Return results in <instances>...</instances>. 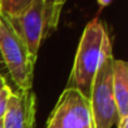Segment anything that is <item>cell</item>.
<instances>
[{
    "label": "cell",
    "instance_id": "obj_11",
    "mask_svg": "<svg viewBox=\"0 0 128 128\" xmlns=\"http://www.w3.org/2000/svg\"><path fill=\"white\" fill-rule=\"evenodd\" d=\"M117 128H128V118L126 119H119L117 122Z\"/></svg>",
    "mask_w": 128,
    "mask_h": 128
},
{
    "label": "cell",
    "instance_id": "obj_14",
    "mask_svg": "<svg viewBox=\"0 0 128 128\" xmlns=\"http://www.w3.org/2000/svg\"><path fill=\"white\" fill-rule=\"evenodd\" d=\"M0 128H3V119H0Z\"/></svg>",
    "mask_w": 128,
    "mask_h": 128
},
{
    "label": "cell",
    "instance_id": "obj_15",
    "mask_svg": "<svg viewBox=\"0 0 128 128\" xmlns=\"http://www.w3.org/2000/svg\"><path fill=\"white\" fill-rule=\"evenodd\" d=\"M45 128H56V127H53V126H46Z\"/></svg>",
    "mask_w": 128,
    "mask_h": 128
},
{
    "label": "cell",
    "instance_id": "obj_3",
    "mask_svg": "<svg viewBox=\"0 0 128 128\" xmlns=\"http://www.w3.org/2000/svg\"><path fill=\"white\" fill-rule=\"evenodd\" d=\"M0 53L8 76L16 88L20 92L32 90L35 59L3 15H0Z\"/></svg>",
    "mask_w": 128,
    "mask_h": 128
},
{
    "label": "cell",
    "instance_id": "obj_13",
    "mask_svg": "<svg viewBox=\"0 0 128 128\" xmlns=\"http://www.w3.org/2000/svg\"><path fill=\"white\" fill-rule=\"evenodd\" d=\"M98 4H99L100 6H106V5H108V4H110V2H106V3H102V2H98Z\"/></svg>",
    "mask_w": 128,
    "mask_h": 128
},
{
    "label": "cell",
    "instance_id": "obj_10",
    "mask_svg": "<svg viewBox=\"0 0 128 128\" xmlns=\"http://www.w3.org/2000/svg\"><path fill=\"white\" fill-rule=\"evenodd\" d=\"M0 76H3V77H5V78H6V76H8V72H6V68H5V64H4L2 53H0Z\"/></svg>",
    "mask_w": 128,
    "mask_h": 128
},
{
    "label": "cell",
    "instance_id": "obj_5",
    "mask_svg": "<svg viewBox=\"0 0 128 128\" xmlns=\"http://www.w3.org/2000/svg\"><path fill=\"white\" fill-rule=\"evenodd\" d=\"M46 126L56 128H96L89 98L78 89L64 88Z\"/></svg>",
    "mask_w": 128,
    "mask_h": 128
},
{
    "label": "cell",
    "instance_id": "obj_4",
    "mask_svg": "<svg viewBox=\"0 0 128 128\" xmlns=\"http://www.w3.org/2000/svg\"><path fill=\"white\" fill-rule=\"evenodd\" d=\"M113 60L114 56L112 55L103 62L97 74L94 76L90 87L88 98L96 128H112L118 122V113L112 87Z\"/></svg>",
    "mask_w": 128,
    "mask_h": 128
},
{
    "label": "cell",
    "instance_id": "obj_9",
    "mask_svg": "<svg viewBox=\"0 0 128 128\" xmlns=\"http://www.w3.org/2000/svg\"><path fill=\"white\" fill-rule=\"evenodd\" d=\"M12 93H13V89L9 86H6L3 90H0V119H3V117H4V113H5L6 106H8V100H9Z\"/></svg>",
    "mask_w": 128,
    "mask_h": 128
},
{
    "label": "cell",
    "instance_id": "obj_1",
    "mask_svg": "<svg viewBox=\"0 0 128 128\" xmlns=\"http://www.w3.org/2000/svg\"><path fill=\"white\" fill-rule=\"evenodd\" d=\"M112 50L110 36L104 23L94 18L83 30L66 88L78 89L89 97L94 76L103 62L113 55Z\"/></svg>",
    "mask_w": 128,
    "mask_h": 128
},
{
    "label": "cell",
    "instance_id": "obj_2",
    "mask_svg": "<svg viewBox=\"0 0 128 128\" xmlns=\"http://www.w3.org/2000/svg\"><path fill=\"white\" fill-rule=\"evenodd\" d=\"M64 4V0H32L22 16L10 20L5 18L24 42L33 59L36 60L43 42L56 30Z\"/></svg>",
    "mask_w": 128,
    "mask_h": 128
},
{
    "label": "cell",
    "instance_id": "obj_6",
    "mask_svg": "<svg viewBox=\"0 0 128 128\" xmlns=\"http://www.w3.org/2000/svg\"><path fill=\"white\" fill-rule=\"evenodd\" d=\"M36 97L33 90L12 93L3 117V128H34Z\"/></svg>",
    "mask_w": 128,
    "mask_h": 128
},
{
    "label": "cell",
    "instance_id": "obj_7",
    "mask_svg": "<svg viewBox=\"0 0 128 128\" xmlns=\"http://www.w3.org/2000/svg\"><path fill=\"white\" fill-rule=\"evenodd\" d=\"M113 96L118 120L128 118V64L123 59L113 60Z\"/></svg>",
    "mask_w": 128,
    "mask_h": 128
},
{
    "label": "cell",
    "instance_id": "obj_8",
    "mask_svg": "<svg viewBox=\"0 0 128 128\" xmlns=\"http://www.w3.org/2000/svg\"><path fill=\"white\" fill-rule=\"evenodd\" d=\"M32 0H0V15L6 19L22 16L29 8Z\"/></svg>",
    "mask_w": 128,
    "mask_h": 128
},
{
    "label": "cell",
    "instance_id": "obj_12",
    "mask_svg": "<svg viewBox=\"0 0 128 128\" xmlns=\"http://www.w3.org/2000/svg\"><path fill=\"white\" fill-rule=\"evenodd\" d=\"M6 86H8L6 78H5V77H3V76H0V90H3Z\"/></svg>",
    "mask_w": 128,
    "mask_h": 128
}]
</instances>
